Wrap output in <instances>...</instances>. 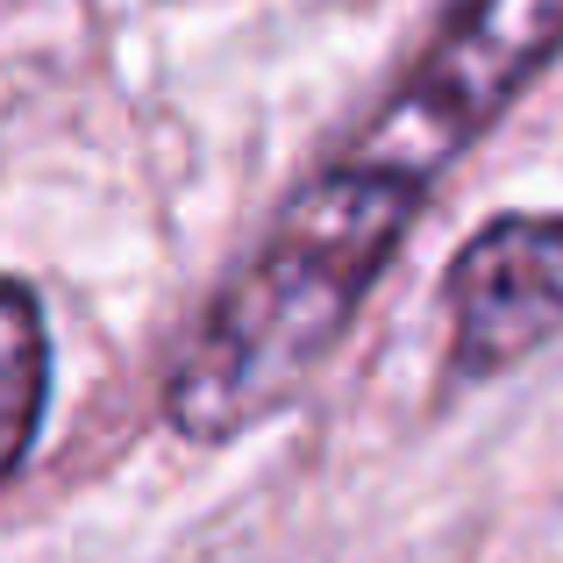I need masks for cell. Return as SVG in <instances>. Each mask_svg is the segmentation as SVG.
Returning a JSON list of instances; mask_svg holds the SVG:
<instances>
[{"label": "cell", "mask_w": 563, "mask_h": 563, "mask_svg": "<svg viewBox=\"0 0 563 563\" xmlns=\"http://www.w3.org/2000/svg\"><path fill=\"white\" fill-rule=\"evenodd\" d=\"M413 207L421 186L357 157L292 192L264 250L221 286L200 335L172 364V428L192 442H229L264 413L292 407L372 292L378 264L399 250Z\"/></svg>", "instance_id": "6da1fadb"}, {"label": "cell", "mask_w": 563, "mask_h": 563, "mask_svg": "<svg viewBox=\"0 0 563 563\" xmlns=\"http://www.w3.org/2000/svg\"><path fill=\"white\" fill-rule=\"evenodd\" d=\"M563 51V0H464L343 157L421 186Z\"/></svg>", "instance_id": "7a4b0ae2"}, {"label": "cell", "mask_w": 563, "mask_h": 563, "mask_svg": "<svg viewBox=\"0 0 563 563\" xmlns=\"http://www.w3.org/2000/svg\"><path fill=\"white\" fill-rule=\"evenodd\" d=\"M563 329V214H499L450 264V364L485 378Z\"/></svg>", "instance_id": "3957f363"}, {"label": "cell", "mask_w": 563, "mask_h": 563, "mask_svg": "<svg viewBox=\"0 0 563 563\" xmlns=\"http://www.w3.org/2000/svg\"><path fill=\"white\" fill-rule=\"evenodd\" d=\"M43 385H51V343H43V307L22 278H0V485L29 456L43 421Z\"/></svg>", "instance_id": "277c9868"}]
</instances>
